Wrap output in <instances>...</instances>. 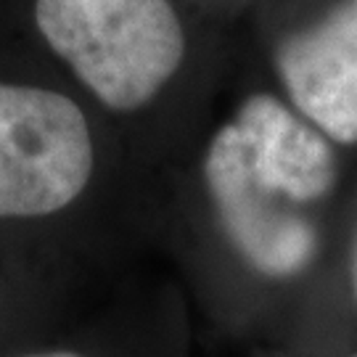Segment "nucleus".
<instances>
[{"instance_id": "obj_4", "label": "nucleus", "mask_w": 357, "mask_h": 357, "mask_svg": "<svg viewBox=\"0 0 357 357\" xmlns=\"http://www.w3.org/2000/svg\"><path fill=\"white\" fill-rule=\"evenodd\" d=\"M286 101L336 149L357 146V0H333L275 48Z\"/></svg>"}, {"instance_id": "obj_2", "label": "nucleus", "mask_w": 357, "mask_h": 357, "mask_svg": "<svg viewBox=\"0 0 357 357\" xmlns=\"http://www.w3.org/2000/svg\"><path fill=\"white\" fill-rule=\"evenodd\" d=\"M96 175L85 112L69 96L0 79V222L69 212Z\"/></svg>"}, {"instance_id": "obj_8", "label": "nucleus", "mask_w": 357, "mask_h": 357, "mask_svg": "<svg viewBox=\"0 0 357 357\" xmlns=\"http://www.w3.org/2000/svg\"><path fill=\"white\" fill-rule=\"evenodd\" d=\"M333 357H357V349H352V352H344V355H333Z\"/></svg>"}, {"instance_id": "obj_3", "label": "nucleus", "mask_w": 357, "mask_h": 357, "mask_svg": "<svg viewBox=\"0 0 357 357\" xmlns=\"http://www.w3.org/2000/svg\"><path fill=\"white\" fill-rule=\"evenodd\" d=\"M202 183L212 230L238 273L265 286H289L315 268L323 252L320 217L283 202L255 178L236 122L212 135Z\"/></svg>"}, {"instance_id": "obj_6", "label": "nucleus", "mask_w": 357, "mask_h": 357, "mask_svg": "<svg viewBox=\"0 0 357 357\" xmlns=\"http://www.w3.org/2000/svg\"><path fill=\"white\" fill-rule=\"evenodd\" d=\"M8 357H183L180 352H141L122 347H101L93 342H26Z\"/></svg>"}, {"instance_id": "obj_5", "label": "nucleus", "mask_w": 357, "mask_h": 357, "mask_svg": "<svg viewBox=\"0 0 357 357\" xmlns=\"http://www.w3.org/2000/svg\"><path fill=\"white\" fill-rule=\"evenodd\" d=\"M233 122L255 178L283 202L320 217L339 183L336 146L270 93L249 96Z\"/></svg>"}, {"instance_id": "obj_7", "label": "nucleus", "mask_w": 357, "mask_h": 357, "mask_svg": "<svg viewBox=\"0 0 357 357\" xmlns=\"http://www.w3.org/2000/svg\"><path fill=\"white\" fill-rule=\"evenodd\" d=\"M349 283H352V294H355L357 302V236L355 243H352V257H349Z\"/></svg>"}, {"instance_id": "obj_1", "label": "nucleus", "mask_w": 357, "mask_h": 357, "mask_svg": "<svg viewBox=\"0 0 357 357\" xmlns=\"http://www.w3.org/2000/svg\"><path fill=\"white\" fill-rule=\"evenodd\" d=\"M35 26L93 98L119 114L156 101L185 59L172 0H35Z\"/></svg>"}]
</instances>
